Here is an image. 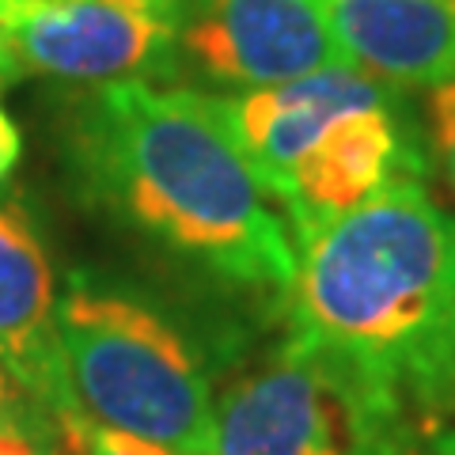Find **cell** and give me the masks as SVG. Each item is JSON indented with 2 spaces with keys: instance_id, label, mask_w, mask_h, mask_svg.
I'll return each mask as SVG.
<instances>
[{
  "instance_id": "cell-10",
  "label": "cell",
  "mask_w": 455,
  "mask_h": 455,
  "mask_svg": "<svg viewBox=\"0 0 455 455\" xmlns=\"http://www.w3.org/2000/svg\"><path fill=\"white\" fill-rule=\"evenodd\" d=\"M0 364L50 410L76 406L61 376L53 269L16 205H0Z\"/></svg>"
},
{
  "instance_id": "cell-12",
  "label": "cell",
  "mask_w": 455,
  "mask_h": 455,
  "mask_svg": "<svg viewBox=\"0 0 455 455\" xmlns=\"http://www.w3.org/2000/svg\"><path fill=\"white\" fill-rule=\"evenodd\" d=\"M92 455H175L152 440H140L130 433H118V429H99L95 433V451Z\"/></svg>"
},
{
  "instance_id": "cell-4",
  "label": "cell",
  "mask_w": 455,
  "mask_h": 455,
  "mask_svg": "<svg viewBox=\"0 0 455 455\" xmlns=\"http://www.w3.org/2000/svg\"><path fill=\"white\" fill-rule=\"evenodd\" d=\"M212 455H414V421L353 364L289 338L224 391Z\"/></svg>"
},
{
  "instance_id": "cell-17",
  "label": "cell",
  "mask_w": 455,
  "mask_h": 455,
  "mask_svg": "<svg viewBox=\"0 0 455 455\" xmlns=\"http://www.w3.org/2000/svg\"><path fill=\"white\" fill-rule=\"evenodd\" d=\"M425 455H455V433H436Z\"/></svg>"
},
{
  "instance_id": "cell-1",
  "label": "cell",
  "mask_w": 455,
  "mask_h": 455,
  "mask_svg": "<svg viewBox=\"0 0 455 455\" xmlns=\"http://www.w3.org/2000/svg\"><path fill=\"white\" fill-rule=\"evenodd\" d=\"M292 338L353 364L410 421L455 414V217L418 179L300 239Z\"/></svg>"
},
{
  "instance_id": "cell-7",
  "label": "cell",
  "mask_w": 455,
  "mask_h": 455,
  "mask_svg": "<svg viewBox=\"0 0 455 455\" xmlns=\"http://www.w3.org/2000/svg\"><path fill=\"white\" fill-rule=\"evenodd\" d=\"M391 95L379 80L349 65H326L319 73L277 84V88L217 99V110L259 182L281 202L292 167L338 118L379 107Z\"/></svg>"
},
{
  "instance_id": "cell-9",
  "label": "cell",
  "mask_w": 455,
  "mask_h": 455,
  "mask_svg": "<svg viewBox=\"0 0 455 455\" xmlns=\"http://www.w3.org/2000/svg\"><path fill=\"white\" fill-rule=\"evenodd\" d=\"M341 61L383 88L455 80V0H326Z\"/></svg>"
},
{
  "instance_id": "cell-15",
  "label": "cell",
  "mask_w": 455,
  "mask_h": 455,
  "mask_svg": "<svg viewBox=\"0 0 455 455\" xmlns=\"http://www.w3.org/2000/svg\"><path fill=\"white\" fill-rule=\"evenodd\" d=\"M12 425H16V395H12L8 368L0 364V429H12Z\"/></svg>"
},
{
  "instance_id": "cell-16",
  "label": "cell",
  "mask_w": 455,
  "mask_h": 455,
  "mask_svg": "<svg viewBox=\"0 0 455 455\" xmlns=\"http://www.w3.org/2000/svg\"><path fill=\"white\" fill-rule=\"evenodd\" d=\"M12 76H20V73H16V65H12V53H8L4 31H0V88H4V84H8Z\"/></svg>"
},
{
  "instance_id": "cell-11",
  "label": "cell",
  "mask_w": 455,
  "mask_h": 455,
  "mask_svg": "<svg viewBox=\"0 0 455 455\" xmlns=\"http://www.w3.org/2000/svg\"><path fill=\"white\" fill-rule=\"evenodd\" d=\"M429 133H433L436 164L455 194V80L429 88Z\"/></svg>"
},
{
  "instance_id": "cell-6",
  "label": "cell",
  "mask_w": 455,
  "mask_h": 455,
  "mask_svg": "<svg viewBox=\"0 0 455 455\" xmlns=\"http://www.w3.org/2000/svg\"><path fill=\"white\" fill-rule=\"evenodd\" d=\"M179 61L239 92L346 65L326 0H190L179 23Z\"/></svg>"
},
{
  "instance_id": "cell-2",
  "label": "cell",
  "mask_w": 455,
  "mask_h": 455,
  "mask_svg": "<svg viewBox=\"0 0 455 455\" xmlns=\"http://www.w3.org/2000/svg\"><path fill=\"white\" fill-rule=\"evenodd\" d=\"M80 156L107 202L171 251L289 292L296 251L212 95L125 80L95 88L80 114Z\"/></svg>"
},
{
  "instance_id": "cell-13",
  "label": "cell",
  "mask_w": 455,
  "mask_h": 455,
  "mask_svg": "<svg viewBox=\"0 0 455 455\" xmlns=\"http://www.w3.org/2000/svg\"><path fill=\"white\" fill-rule=\"evenodd\" d=\"M20 152H23V137L16 130V122L8 118V110L0 107V182L12 175V167L20 164Z\"/></svg>"
},
{
  "instance_id": "cell-5",
  "label": "cell",
  "mask_w": 455,
  "mask_h": 455,
  "mask_svg": "<svg viewBox=\"0 0 455 455\" xmlns=\"http://www.w3.org/2000/svg\"><path fill=\"white\" fill-rule=\"evenodd\" d=\"M182 12L152 0H0V31L16 73L65 84L171 80Z\"/></svg>"
},
{
  "instance_id": "cell-18",
  "label": "cell",
  "mask_w": 455,
  "mask_h": 455,
  "mask_svg": "<svg viewBox=\"0 0 455 455\" xmlns=\"http://www.w3.org/2000/svg\"><path fill=\"white\" fill-rule=\"evenodd\" d=\"M152 4H164V8H175V12H187L190 0H152Z\"/></svg>"
},
{
  "instance_id": "cell-8",
  "label": "cell",
  "mask_w": 455,
  "mask_h": 455,
  "mask_svg": "<svg viewBox=\"0 0 455 455\" xmlns=\"http://www.w3.org/2000/svg\"><path fill=\"white\" fill-rule=\"evenodd\" d=\"M421 156L387 103L353 110L338 118L304 160L292 167L281 205L292 220V239L300 243L319 224L364 205L398 179H418Z\"/></svg>"
},
{
  "instance_id": "cell-3",
  "label": "cell",
  "mask_w": 455,
  "mask_h": 455,
  "mask_svg": "<svg viewBox=\"0 0 455 455\" xmlns=\"http://www.w3.org/2000/svg\"><path fill=\"white\" fill-rule=\"evenodd\" d=\"M65 391L107 429L175 455H212V406L182 338L125 296L68 292L57 311Z\"/></svg>"
},
{
  "instance_id": "cell-14",
  "label": "cell",
  "mask_w": 455,
  "mask_h": 455,
  "mask_svg": "<svg viewBox=\"0 0 455 455\" xmlns=\"http://www.w3.org/2000/svg\"><path fill=\"white\" fill-rule=\"evenodd\" d=\"M0 455H38V448L20 425H12V429H0Z\"/></svg>"
}]
</instances>
